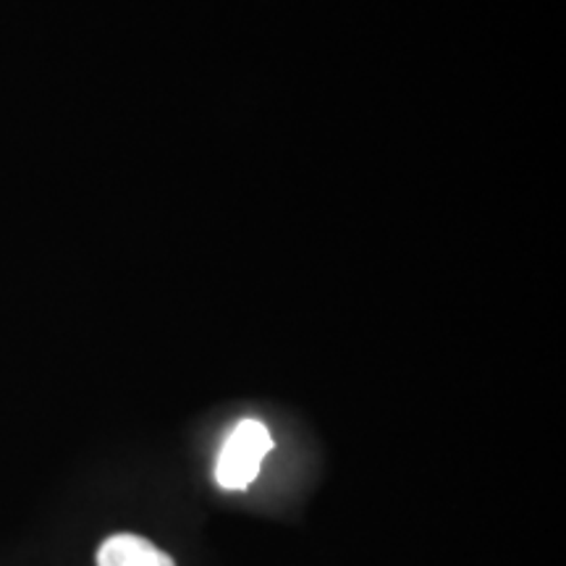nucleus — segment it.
<instances>
[{
	"label": "nucleus",
	"instance_id": "nucleus-1",
	"mask_svg": "<svg viewBox=\"0 0 566 566\" xmlns=\"http://www.w3.org/2000/svg\"><path fill=\"white\" fill-rule=\"evenodd\" d=\"M273 438L260 420H242L226 438L216 462V480L226 491H244L258 478Z\"/></svg>",
	"mask_w": 566,
	"mask_h": 566
},
{
	"label": "nucleus",
	"instance_id": "nucleus-2",
	"mask_svg": "<svg viewBox=\"0 0 566 566\" xmlns=\"http://www.w3.org/2000/svg\"><path fill=\"white\" fill-rule=\"evenodd\" d=\"M97 566H176L174 558L137 535H113L97 551Z\"/></svg>",
	"mask_w": 566,
	"mask_h": 566
}]
</instances>
